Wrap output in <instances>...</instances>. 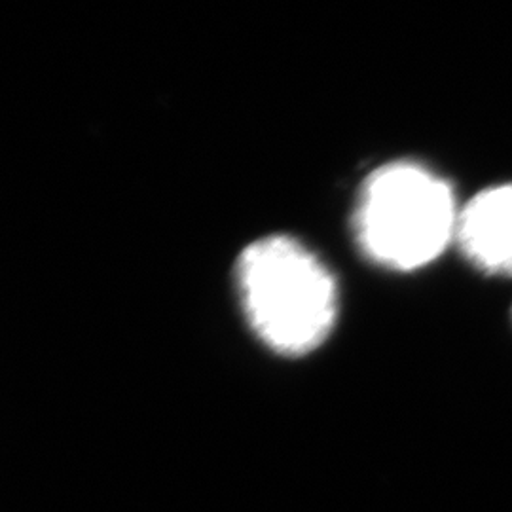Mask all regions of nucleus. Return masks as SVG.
Returning <instances> with one entry per match:
<instances>
[{
    "label": "nucleus",
    "instance_id": "f257e3e1",
    "mask_svg": "<svg viewBox=\"0 0 512 512\" xmlns=\"http://www.w3.org/2000/svg\"><path fill=\"white\" fill-rule=\"evenodd\" d=\"M245 317L256 336L279 355L319 348L336 323L338 291L329 268L289 236L256 239L236 264Z\"/></svg>",
    "mask_w": 512,
    "mask_h": 512
},
{
    "label": "nucleus",
    "instance_id": "f03ea898",
    "mask_svg": "<svg viewBox=\"0 0 512 512\" xmlns=\"http://www.w3.org/2000/svg\"><path fill=\"white\" fill-rule=\"evenodd\" d=\"M459 207L448 181L418 162H393L366 177L353 211L359 249L374 264L412 272L456 238Z\"/></svg>",
    "mask_w": 512,
    "mask_h": 512
},
{
    "label": "nucleus",
    "instance_id": "7ed1b4c3",
    "mask_svg": "<svg viewBox=\"0 0 512 512\" xmlns=\"http://www.w3.org/2000/svg\"><path fill=\"white\" fill-rule=\"evenodd\" d=\"M454 241L482 274L512 277V184L482 190L465 203Z\"/></svg>",
    "mask_w": 512,
    "mask_h": 512
}]
</instances>
